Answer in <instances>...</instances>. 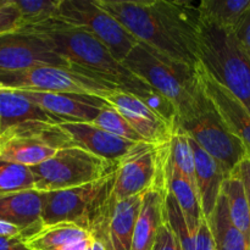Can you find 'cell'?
I'll list each match as a JSON object with an SVG mask.
<instances>
[{"label":"cell","instance_id":"cell-1","mask_svg":"<svg viewBox=\"0 0 250 250\" xmlns=\"http://www.w3.org/2000/svg\"><path fill=\"white\" fill-rule=\"evenodd\" d=\"M134 38L163 55L197 67L198 4L166 0H94Z\"/></svg>","mask_w":250,"mask_h":250},{"label":"cell","instance_id":"cell-2","mask_svg":"<svg viewBox=\"0 0 250 250\" xmlns=\"http://www.w3.org/2000/svg\"><path fill=\"white\" fill-rule=\"evenodd\" d=\"M50 44L56 54L70 65L92 71L116 83L122 90L132 93L146 100L161 115L175 122L172 106L146 82L127 70L111 51L85 29L61 20L38 26L23 27Z\"/></svg>","mask_w":250,"mask_h":250},{"label":"cell","instance_id":"cell-3","mask_svg":"<svg viewBox=\"0 0 250 250\" xmlns=\"http://www.w3.org/2000/svg\"><path fill=\"white\" fill-rule=\"evenodd\" d=\"M122 65L172 106L175 120L189 111L202 92L197 67L172 60L141 42Z\"/></svg>","mask_w":250,"mask_h":250},{"label":"cell","instance_id":"cell-4","mask_svg":"<svg viewBox=\"0 0 250 250\" xmlns=\"http://www.w3.org/2000/svg\"><path fill=\"white\" fill-rule=\"evenodd\" d=\"M197 46L200 62L250 111V56L236 36L200 17Z\"/></svg>","mask_w":250,"mask_h":250},{"label":"cell","instance_id":"cell-5","mask_svg":"<svg viewBox=\"0 0 250 250\" xmlns=\"http://www.w3.org/2000/svg\"><path fill=\"white\" fill-rule=\"evenodd\" d=\"M175 125L219 161L227 176L236 171L242 161L249 156L247 146L229 128L203 88L189 111L177 117Z\"/></svg>","mask_w":250,"mask_h":250},{"label":"cell","instance_id":"cell-6","mask_svg":"<svg viewBox=\"0 0 250 250\" xmlns=\"http://www.w3.org/2000/svg\"><path fill=\"white\" fill-rule=\"evenodd\" d=\"M114 182L112 173L80 187L44 193L42 221L44 225L75 224L94 236L109 207Z\"/></svg>","mask_w":250,"mask_h":250},{"label":"cell","instance_id":"cell-7","mask_svg":"<svg viewBox=\"0 0 250 250\" xmlns=\"http://www.w3.org/2000/svg\"><path fill=\"white\" fill-rule=\"evenodd\" d=\"M0 83L6 89L93 95L103 99L121 89L109 78L73 65L0 71Z\"/></svg>","mask_w":250,"mask_h":250},{"label":"cell","instance_id":"cell-8","mask_svg":"<svg viewBox=\"0 0 250 250\" xmlns=\"http://www.w3.org/2000/svg\"><path fill=\"white\" fill-rule=\"evenodd\" d=\"M116 168L115 164L72 146L60 149L53 158L31 170L34 190L49 193L95 182L115 173Z\"/></svg>","mask_w":250,"mask_h":250},{"label":"cell","instance_id":"cell-9","mask_svg":"<svg viewBox=\"0 0 250 250\" xmlns=\"http://www.w3.org/2000/svg\"><path fill=\"white\" fill-rule=\"evenodd\" d=\"M60 20L85 29L124 62L138 41L94 0H61Z\"/></svg>","mask_w":250,"mask_h":250},{"label":"cell","instance_id":"cell-10","mask_svg":"<svg viewBox=\"0 0 250 250\" xmlns=\"http://www.w3.org/2000/svg\"><path fill=\"white\" fill-rule=\"evenodd\" d=\"M168 143L163 146L146 144L119 164L115 172L112 197L120 200L142 195L154 188L166 189L165 167Z\"/></svg>","mask_w":250,"mask_h":250},{"label":"cell","instance_id":"cell-11","mask_svg":"<svg viewBox=\"0 0 250 250\" xmlns=\"http://www.w3.org/2000/svg\"><path fill=\"white\" fill-rule=\"evenodd\" d=\"M43 66H71L50 44L27 29L0 36V71H22Z\"/></svg>","mask_w":250,"mask_h":250},{"label":"cell","instance_id":"cell-12","mask_svg":"<svg viewBox=\"0 0 250 250\" xmlns=\"http://www.w3.org/2000/svg\"><path fill=\"white\" fill-rule=\"evenodd\" d=\"M146 143L163 146L172 138L175 122L161 115L146 100L126 90H115L106 98Z\"/></svg>","mask_w":250,"mask_h":250},{"label":"cell","instance_id":"cell-13","mask_svg":"<svg viewBox=\"0 0 250 250\" xmlns=\"http://www.w3.org/2000/svg\"><path fill=\"white\" fill-rule=\"evenodd\" d=\"M72 146L75 144L59 125H50L5 142L0 146V160L33 167L53 158L60 149Z\"/></svg>","mask_w":250,"mask_h":250},{"label":"cell","instance_id":"cell-14","mask_svg":"<svg viewBox=\"0 0 250 250\" xmlns=\"http://www.w3.org/2000/svg\"><path fill=\"white\" fill-rule=\"evenodd\" d=\"M60 122L42 107L27 99L21 92L6 89L0 92V141L32 133Z\"/></svg>","mask_w":250,"mask_h":250},{"label":"cell","instance_id":"cell-15","mask_svg":"<svg viewBox=\"0 0 250 250\" xmlns=\"http://www.w3.org/2000/svg\"><path fill=\"white\" fill-rule=\"evenodd\" d=\"M59 127L67 134L75 146L115 165L121 164L149 144L114 136L94 125L85 122H61Z\"/></svg>","mask_w":250,"mask_h":250},{"label":"cell","instance_id":"cell-16","mask_svg":"<svg viewBox=\"0 0 250 250\" xmlns=\"http://www.w3.org/2000/svg\"><path fill=\"white\" fill-rule=\"evenodd\" d=\"M27 99L55 117L59 122H85L90 124L107 104L103 98L93 95L66 94V93L19 90Z\"/></svg>","mask_w":250,"mask_h":250},{"label":"cell","instance_id":"cell-17","mask_svg":"<svg viewBox=\"0 0 250 250\" xmlns=\"http://www.w3.org/2000/svg\"><path fill=\"white\" fill-rule=\"evenodd\" d=\"M197 72L205 95L216 107L229 128L243 142L250 156V111L202 62L198 63Z\"/></svg>","mask_w":250,"mask_h":250},{"label":"cell","instance_id":"cell-18","mask_svg":"<svg viewBox=\"0 0 250 250\" xmlns=\"http://www.w3.org/2000/svg\"><path fill=\"white\" fill-rule=\"evenodd\" d=\"M142 198L143 194L117 200L111 195L102 226L93 237L111 250H131Z\"/></svg>","mask_w":250,"mask_h":250},{"label":"cell","instance_id":"cell-19","mask_svg":"<svg viewBox=\"0 0 250 250\" xmlns=\"http://www.w3.org/2000/svg\"><path fill=\"white\" fill-rule=\"evenodd\" d=\"M189 137V136H188ZM195 160V180L200 204L207 220L215 210L227 175L219 161L189 138Z\"/></svg>","mask_w":250,"mask_h":250},{"label":"cell","instance_id":"cell-20","mask_svg":"<svg viewBox=\"0 0 250 250\" xmlns=\"http://www.w3.org/2000/svg\"><path fill=\"white\" fill-rule=\"evenodd\" d=\"M44 193L37 190L0 195V220L17 225L27 231V237L42 226Z\"/></svg>","mask_w":250,"mask_h":250},{"label":"cell","instance_id":"cell-21","mask_svg":"<svg viewBox=\"0 0 250 250\" xmlns=\"http://www.w3.org/2000/svg\"><path fill=\"white\" fill-rule=\"evenodd\" d=\"M165 188H154L143 194L131 250H153L165 219Z\"/></svg>","mask_w":250,"mask_h":250},{"label":"cell","instance_id":"cell-22","mask_svg":"<svg viewBox=\"0 0 250 250\" xmlns=\"http://www.w3.org/2000/svg\"><path fill=\"white\" fill-rule=\"evenodd\" d=\"M166 190L170 193L185 215L188 229L195 233L202 229L207 221L202 204H200L198 189L173 166L167 153L165 167Z\"/></svg>","mask_w":250,"mask_h":250},{"label":"cell","instance_id":"cell-23","mask_svg":"<svg viewBox=\"0 0 250 250\" xmlns=\"http://www.w3.org/2000/svg\"><path fill=\"white\" fill-rule=\"evenodd\" d=\"M165 217L185 250H215V242L208 220L199 231L193 233L188 229L187 221L180 207L167 190L165 195Z\"/></svg>","mask_w":250,"mask_h":250},{"label":"cell","instance_id":"cell-24","mask_svg":"<svg viewBox=\"0 0 250 250\" xmlns=\"http://www.w3.org/2000/svg\"><path fill=\"white\" fill-rule=\"evenodd\" d=\"M198 9L204 21L234 34L248 15L250 0H203Z\"/></svg>","mask_w":250,"mask_h":250},{"label":"cell","instance_id":"cell-25","mask_svg":"<svg viewBox=\"0 0 250 250\" xmlns=\"http://www.w3.org/2000/svg\"><path fill=\"white\" fill-rule=\"evenodd\" d=\"M210 229L216 250H249L250 246L246 236L236 227L229 216L226 198L221 193L215 210L209 219Z\"/></svg>","mask_w":250,"mask_h":250},{"label":"cell","instance_id":"cell-26","mask_svg":"<svg viewBox=\"0 0 250 250\" xmlns=\"http://www.w3.org/2000/svg\"><path fill=\"white\" fill-rule=\"evenodd\" d=\"M93 237L92 233L82 227L68 222L44 225L29 237L24 238V243L29 250H54L73 243V242Z\"/></svg>","mask_w":250,"mask_h":250},{"label":"cell","instance_id":"cell-27","mask_svg":"<svg viewBox=\"0 0 250 250\" xmlns=\"http://www.w3.org/2000/svg\"><path fill=\"white\" fill-rule=\"evenodd\" d=\"M222 193L226 198L232 221L237 229L246 236L250 246V208L238 168L226 177L222 187Z\"/></svg>","mask_w":250,"mask_h":250},{"label":"cell","instance_id":"cell-28","mask_svg":"<svg viewBox=\"0 0 250 250\" xmlns=\"http://www.w3.org/2000/svg\"><path fill=\"white\" fill-rule=\"evenodd\" d=\"M168 155L176 168L197 188L195 180V160L188 134L175 125L172 138L168 143Z\"/></svg>","mask_w":250,"mask_h":250},{"label":"cell","instance_id":"cell-29","mask_svg":"<svg viewBox=\"0 0 250 250\" xmlns=\"http://www.w3.org/2000/svg\"><path fill=\"white\" fill-rule=\"evenodd\" d=\"M14 1L21 14V28L60 20L61 0H14Z\"/></svg>","mask_w":250,"mask_h":250},{"label":"cell","instance_id":"cell-30","mask_svg":"<svg viewBox=\"0 0 250 250\" xmlns=\"http://www.w3.org/2000/svg\"><path fill=\"white\" fill-rule=\"evenodd\" d=\"M34 190L31 167L0 160V195Z\"/></svg>","mask_w":250,"mask_h":250},{"label":"cell","instance_id":"cell-31","mask_svg":"<svg viewBox=\"0 0 250 250\" xmlns=\"http://www.w3.org/2000/svg\"><path fill=\"white\" fill-rule=\"evenodd\" d=\"M90 124L114 134V136L121 137V138L128 139V141L132 142L146 143L141 138V136L132 128V126L127 122V120L114 106H111L109 103L100 110L99 115Z\"/></svg>","mask_w":250,"mask_h":250},{"label":"cell","instance_id":"cell-32","mask_svg":"<svg viewBox=\"0 0 250 250\" xmlns=\"http://www.w3.org/2000/svg\"><path fill=\"white\" fill-rule=\"evenodd\" d=\"M21 27V14L14 0H0V36L17 31Z\"/></svg>","mask_w":250,"mask_h":250},{"label":"cell","instance_id":"cell-33","mask_svg":"<svg viewBox=\"0 0 250 250\" xmlns=\"http://www.w3.org/2000/svg\"><path fill=\"white\" fill-rule=\"evenodd\" d=\"M153 250H185L183 247L181 246L180 239L177 238L173 229H171L166 217L164 219L163 225H161L160 229H159Z\"/></svg>","mask_w":250,"mask_h":250},{"label":"cell","instance_id":"cell-34","mask_svg":"<svg viewBox=\"0 0 250 250\" xmlns=\"http://www.w3.org/2000/svg\"><path fill=\"white\" fill-rule=\"evenodd\" d=\"M234 36H236L237 41L241 44L242 48L244 49V51L250 56V10L246 19H244L242 26L234 33Z\"/></svg>","mask_w":250,"mask_h":250},{"label":"cell","instance_id":"cell-35","mask_svg":"<svg viewBox=\"0 0 250 250\" xmlns=\"http://www.w3.org/2000/svg\"><path fill=\"white\" fill-rule=\"evenodd\" d=\"M0 236L2 237H11V238H26L27 231L17 225L11 224V222L1 221L0 220Z\"/></svg>","mask_w":250,"mask_h":250},{"label":"cell","instance_id":"cell-36","mask_svg":"<svg viewBox=\"0 0 250 250\" xmlns=\"http://www.w3.org/2000/svg\"><path fill=\"white\" fill-rule=\"evenodd\" d=\"M0 250H29L23 238H11L0 236Z\"/></svg>","mask_w":250,"mask_h":250},{"label":"cell","instance_id":"cell-37","mask_svg":"<svg viewBox=\"0 0 250 250\" xmlns=\"http://www.w3.org/2000/svg\"><path fill=\"white\" fill-rule=\"evenodd\" d=\"M239 175H241L242 181H243L244 188H246L247 198H248L249 208H250V156H247L241 165L238 166Z\"/></svg>","mask_w":250,"mask_h":250},{"label":"cell","instance_id":"cell-38","mask_svg":"<svg viewBox=\"0 0 250 250\" xmlns=\"http://www.w3.org/2000/svg\"><path fill=\"white\" fill-rule=\"evenodd\" d=\"M93 241H94V237H89V238L87 239H82V241L65 244V246L54 250H92Z\"/></svg>","mask_w":250,"mask_h":250},{"label":"cell","instance_id":"cell-39","mask_svg":"<svg viewBox=\"0 0 250 250\" xmlns=\"http://www.w3.org/2000/svg\"><path fill=\"white\" fill-rule=\"evenodd\" d=\"M92 250H111V249H110L109 247H107L106 244L104 243V242H102V241H99V239L94 238V241H93Z\"/></svg>","mask_w":250,"mask_h":250},{"label":"cell","instance_id":"cell-40","mask_svg":"<svg viewBox=\"0 0 250 250\" xmlns=\"http://www.w3.org/2000/svg\"><path fill=\"white\" fill-rule=\"evenodd\" d=\"M4 89H5V87L1 84V83H0V92H1V90H4Z\"/></svg>","mask_w":250,"mask_h":250},{"label":"cell","instance_id":"cell-41","mask_svg":"<svg viewBox=\"0 0 250 250\" xmlns=\"http://www.w3.org/2000/svg\"><path fill=\"white\" fill-rule=\"evenodd\" d=\"M0 146H1V141H0Z\"/></svg>","mask_w":250,"mask_h":250},{"label":"cell","instance_id":"cell-42","mask_svg":"<svg viewBox=\"0 0 250 250\" xmlns=\"http://www.w3.org/2000/svg\"><path fill=\"white\" fill-rule=\"evenodd\" d=\"M215 250H216V249H215Z\"/></svg>","mask_w":250,"mask_h":250},{"label":"cell","instance_id":"cell-43","mask_svg":"<svg viewBox=\"0 0 250 250\" xmlns=\"http://www.w3.org/2000/svg\"><path fill=\"white\" fill-rule=\"evenodd\" d=\"M249 250H250V249H249Z\"/></svg>","mask_w":250,"mask_h":250}]
</instances>
